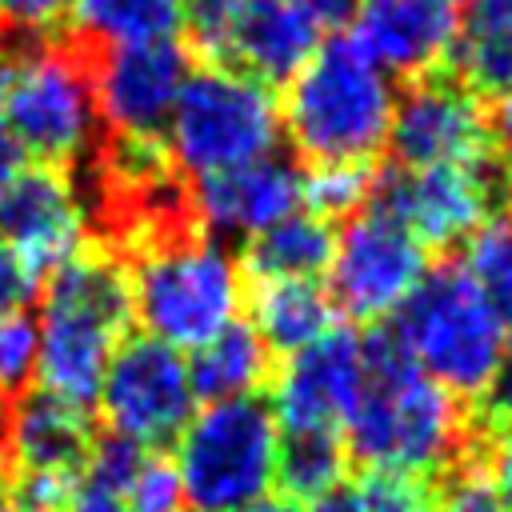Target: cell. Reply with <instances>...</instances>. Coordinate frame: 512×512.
<instances>
[{"label":"cell","instance_id":"6da1fadb","mask_svg":"<svg viewBox=\"0 0 512 512\" xmlns=\"http://www.w3.org/2000/svg\"><path fill=\"white\" fill-rule=\"evenodd\" d=\"M364 344V388L340 428L348 460L416 480L440 472L464 440V400L424 376L384 328L364 336Z\"/></svg>","mask_w":512,"mask_h":512},{"label":"cell","instance_id":"7a4b0ae2","mask_svg":"<svg viewBox=\"0 0 512 512\" xmlns=\"http://www.w3.org/2000/svg\"><path fill=\"white\" fill-rule=\"evenodd\" d=\"M132 316L144 336L172 348H200L244 304V268L228 240L200 224H180L124 248Z\"/></svg>","mask_w":512,"mask_h":512},{"label":"cell","instance_id":"3957f363","mask_svg":"<svg viewBox=\"0 0 512 512\" xmlns=\"http://www.w3.org/2000/svg\"><path fill=\"white\" fill-rule=\"evenodd\" d=\"M396 80L356 36L324 40L288 80L280 124L308 164L376 160L388 148Z\"/></svg>","mask_w":512,"mask_h":512},{"label":"cell","instance_id":"277c9868","mask_svg":"<svg viewBox=\"0 0 512 512\" xmlns=\"http://www.w3.org/2000/svg\"><path fill=\"white\" fill-rule=\"evenodd\" d=\"M36 376L40 388L88 408L100 392L112 352L132 324L124 260L112 248H80L48 272Z\"/></svg>","mask_w":512,"mask_h":512},{"label":"cell","instance_id":"5b68a950","mask_svg":"<svg viewBox=\"0 0 512 512\" xmlns=\"http://www.w3.org/2000/svg\"><path fill=\"white\" fill-rule=\"evenodd\" d=\"M0 104L20 152L64 168L88 160L100 132L92 48L72 32L8 40L0 48Z\"/></svg>","mask_w":512,"mask_h":512},{"label":"cell","instance_id":"8992f818","mask_svg":"<svg viewBox=\"0 0 512 512\" xmlns=\"http://www.w3.org/2000/svg\"><path fill=\"white\" fill-rule=\"evenodd\" d=\"M384 332L424 376L460 400H484L512 348V328L460 264L428 268Z\"/></svg>","mask_w":512,"mask_h":512},{"label":"cell","instance_id":"52a82bcc","mask_svg":"<svg viewBox=\"0 0 512 512\" xmlns=\"http://www.w3.org/2000/svg\"><path fill=\"white\" fill-rule=\"evenodd\" d=\"M280 424L260 396L208 400L176 436L184 512H240L276 484Z\"/></svg>","mask_w":512,"mask_h":512},{"label":"cell","instance_id":"ba28073f","mask_svg":"<svg viewBox=\"0 0 512 512\" xmlns=\"http://www.w3.org/2000/svg\"><path fill=\"white\" fill-rule=\"evenodd\" d=\"M280 136L284 124L272 84L236 64H204L200 72H188L164 124V148L176 172H188L192 180L272 156Z\"/></svg>","mask_w":512,"mask_h":512},{"label":"cell","instance_id":"9c48e42d","mask_svg":"<svg viewBox=\"0 0 512 512\" xmlns=\"http://www.w3.org/2000/svg\"><path fill=\"white\" fill-rule=\"evenodd\" d=\"M428 276V248L384 208L368 204L336 232L328 300L364 324H388Z\"/></svg>","mask_w":512,"mask_h":512},{"label":"cell","instance_id":"30bf717a","mask_svg":"<svg viewBox=\"0 0 512 512\" xmlns=\"http://www.w3.org/2000/svg\"><path fill=\"white\" fill-rule=\"evenodd\" d=\"M504 200L508 184L496 172L492 156L428 168H392L376 176L372 192V204L396 216L424 248L464 244L500 212Z\"/></svg>","mask_w":512,"mask_h":512},{"label":"cell","instance_id":"8fae6325","mask_svg":"<svg viewBox=\"0 0 512 512\" xmlns=\"http://www.w3.org/2000/svg\"><path fill=\"white\" fill-rule=\"evenodd\" d=\"M96 404L108 432L128 436L144 448H160L176 440L196 412L188 360L164 340L124 336L108 360Z\"/></svg>","mask_w":512,"mask_h":512},{"label":"cell","instance_id":"7c38bea8","mask_svg":"<svg viewBox=\"0 0 512 512\" xmlns=\"http://www.w3.org/2000/svg\"><path fill=\"white\" fill-rule=\"evenodd\" d=\"M192 72V52L180 36L92 48V92L108 136H164L172 104Z\"/></svg>","mask_w":512,"mask_h":512},{"label":"cell","instance_id":"4fadbf2b","mask_svg":"<svg viewBox=\"0 0 512 512\" xmlns=\"http://www.w3.org/2000/svg\"><path fill=\"white\" fill-rule=\"evenodd\" d=\"M368 372V344L352 328H328L272 372V416L280 432H340Z\"/></svg>","mask_w":512,"mask_h":512},{"label":"cell","instance_id":"5bb4252c","mask_svg":"<svg viewBox=\"0 0 512 512\" xmlns=\"http://www.w3.org/2000/svg\"><path fill=\"white\" fill-rule=\"evenodd\" d=\"M0 240L40 276L88 248V204L64 164H20L0 184Z\"/></svg>","mask_w":512,"mask_h":512},{"label":"cell","instance_id":"9a60e30c","mask_svg":"<svg viewBox=\"0 0 512 512\" xmlns=\"http://www.w3.org/2000/svg\"><path fill=\"white\" fill-rule=\"evenodd\" d=\"M388 148L400 168L488 156L492 140L480 96H472L456 76H440V72L412 80L404 92H396Z\"/></svg>","mask_w":512,"mask_h":512},{"label":"cell","instance_id":"2e32d148","mask_svg":"<svg viewBox=\"0 0 512 512\" xmlns=\"http://www.w3.org/2000/svg\"><path fill=\"white\" fill-rule=\"evenodd\" d=\"M356 40L404 80L440 72L464 32V0H356Z\"/></svg>","mask_w":512,"mask_h":512},{"label":"cell","instance_id":"e0dca14e","mask_svg":"<svg viewBox=\"0 0 512 512\" xmlns=\"http://www.w3.org/2000/svg\"><path fill=\"white\" fill-rule=\"evenodd\" d=\"M300 168L284 156H260L224 172H208L196 176L188 188L192 200V216L200 228H208L212 236L228 240V236H256L268 224L284 220L288 212L304 208L300 200Z\"/></svg>","mask_w":512,"mask_h":512},{"label":"cell","instance_id":"ac0fdd59","mask_svg":"<svg viewBox=\"0 0 512 512\" xmlns=\"http://www.w3.org/2000/svg\"><path fill=\"white\" fill-rule=\"evenodd\" d=\"M96 444V428L88 408L52 396L48 388L20 392L12 400L4 472L8 476H68L80 480L88 452Z\"/></svg>","mask_w":512,"mask_h":512},{"label":"cell","instance_id":"d6986e66","mask_svg":"<svg viewBox=\"0 0 512 512\" xmlns=\"http://www.w3.org/2000/svg\"><path fill=\"white\" fill-rule=\"evenodd\" d=\"M324 44V24L308 0H240L232 64L264 84H288Z\"/></svg>","mask_w":512,"mask_h":512},{"label":"cell","instance_id":"ffe728a7","mask_svg":"<svg viewBox=\"0 0 512 512\" xmlns=\"http://www.w3.org/2000/svg\"><path fill=\"white\" fill-rule=\"evenodd\" d=\"M332 244V224L308 208H296L244 240L240 268L252 280H316L320 272H328Z\"/></svg>","mask_w":512,"mask_h":512},{"label":"cell","instance_id":"44dd1931","mask_svg":"<svg viewBox=\"0 0 512 512\" xmlns=\"http://www.w3.org/2000/svg\"><path fill=\"white\" fill-rule=\"evenodd\" d=\"M188 376H192L196 400L204 404L232 400V396H256V388L272 380V352L248 320H232L212 340L192 348Z\"/></svg>","mask_w":512,"mask_h":512},{"label":"cell","instance_id":"7402d4cb","mask_svg":"<svg viewBox=\"0 0 512 512\" xmlns=\"http://www.w3.org/2000/svg\"><path fill=\"white\" fill-rule=\"evenodd\" d=\"M252 328L268 344V352H300L304 344L320 340L332 328V300L328 288L316 280H256L252 288Z\"/></svg>","mask_w":512,"mask_h":512},{"label":"cell","instance_id":"603a6c76","mask_svg":"<svg viewBox=\"0 0 512 512\" xmlns=\"http://www.w3.org/2000/svg\"><path fill=\"white\" fill-rule=\"evenodd\" d=\"M72 36L88 48H120L180 36L184 0H72Z\"/></svg>","mask_w":512,"mask_h":512},{"label":"cell","instance_id":"cb8c5ba5","mask_svg":"<svg viewBox=\"0 0 512 512\" xmlns=\"http://www.w3.org/2000/svg\"><path fill=\"white\" fill-rule=\"evenodd\" d=\"M348 468V448L340 432H280L276 480L280 492L296 500H312L324 488L340 484Z\"/></svg>","mask_w":512,"mask_h":512},{"label":"cell","instance_id":"d4e9b609","mask_svg":"<svg viewBox=\"0 0 512 512\" xmlns=\"http://www.w3.org/2000/svg\"><path fill=\"white\" fill-rule=\"evenodd\" d=\"M376 168L372 160H336V164H308L300 176V200L320 220H348L372 204L376 192Z\"/></svg>","mask_w":512,"mask_h":512},{"label":"cell","instance_id":"484cf974","mask_svg":"<svg viewBox=\"0 0 512 512\" xmlns=\"http://www.w3.org/2000/svg\"><path fill=\"white\" fill-rule=\"evenodd\" d=\"M460 268L484 292V300L500 312V320L512 328V220L492 216L484 228H476L464 240Z\"/></svg>","mask_w":512,"mask_h":512},{"label":"cell","instance_id":"4316f807","mask_svg":"<svg viewBox=\"0 0 512 512\" xmlns=\"http://www.w3.org/2000/svg\"><path fill=\"white\" fill-rule=\"evenodd\" d=\"M452 64L472 96H512V36H460Z\"/></svg>","mask_w":512,"mask_h":512},{"label":"cell","instance_id":"83f0119b","mask_svg":"<svg viewBox=\"0 0 512 512\" xmlns=\"http://www.w3.org/2000/svg\"><path fill=\"white\" fill-rule=\"evenodd\" d=\"M240 0H184V44L208 64H232Z\"/></svg>","mask_w":512,"mask_h":512},{"label":"cell","instance_id":"f1b7e54d","mask_svg":"<svg viewBox=\"0 0 512 512\" xmlns=\"http://www.w3.org/2000/svg\"><path fill=\"white\" fill-rule=\"evenodd\" d=\"M36 356H40V324L24 308L0 316V388L24 392V384L36 376Z\"/></svg>","mask_w":512,"mask_h":512},{"label":"cell","instance_id":"f546056e","mask_svg":"<svg viewBox=\"0 0 512 512\" xmlns=\"http://www.w3.org/2000/svg\"><path fill=\"white\" fill-rule=\"evenodd\" d=\"M360 488H364V508L368 512H436L432 488L416 476L372 472Z\"/></svg>","mask_w":512,"mask_h":512},{"label":"cell","instance_id":"4dcf8cb0","mask_svg":"<svg viewBox=\"0 0 512 512\" xmlns=\"http://www.w3.org/2000/svg\"><path fill=\"white\" fill-rule=\"evenodd\" d=\"M72 0H0V40H36L60 32Z\"/></svg>","mask_w":512,"mask_h":512},{"label":"cell","instance_id":"1f68e13d","mask_svg":"<svg viewBox=\"0 0 512 512\" xmlns=\"http://www.w3.org/2000/svg\"><path fill=\"white\" fill-rule=\"evenodd\" d=\"M128 508L132 512H184L180 508V480L176 468L168 460H160L156 452H148V460L140 464L136 480L128 484Z\"/></svg>","mask_w":512,"mask_h":512},{"label":"cell","instance_id":"d6a6232c","mask_svg":"<svg viewBox=\"0 0 512 512\" xmlns=\"http://www.w3.org/2000/svg\"><path fill=\"white\" fill-rule=\"evenodd\" d=\"M436 512H512L484 468H460L436 496Z\"/></svg>","mask_w":512,"mask_h":512},{"label":"cell","instance_id":"836d02e7","mask_svg":"<svg viewBox=\"0 0 512 512\" xmlns=\"http://www.w3.org/2000/svg\"><path fill=\"white\" fill-rule=\"evenodd\" d=\"M32 292H36V272L20 260V252L12 244L0 240V316L24 308L32 300Z\"/></svg>","mask_w":512,"mask_h":512},{"label":"cell","instance_id":"e575fe53","mask_svg":"<svg viewBox=\"0 0 512 512\" xmlns=\"http://www.w3.org/2000/svg\"><path fill=\"white\" fill-rule=\"evenodd\" d=\"M460 36H512V0H464Z\"/></svg>","mask_w":512,"mask_h":512},{"label":"cell","instance_id":"d590c367","mask_svg":"<svg viewBox=\"0 0 512 512\" xmlns=\"http://www.w3.org/2000/svg\"><path fill=\"white\" fill-rule=\"evenodd\" d=\"M60 512H132V508H128V500H124L120 492L100 488V484H92V480L80 476Z\"/></svg>","mask_w":512,"mask_h":512},{"label":"cell","instance_id":"8d00e7d4","mask_svg":"<svg viewBox=\"0 0 512 512\" xmlns=\"http://www.w3.org/2000/svg\"><path fill=\"white\" fill-rule=\"evenodd\" d=\"M488 480L496 484V492L504 496V504L512 508V420H500L496 436H492V452H488Z\"/></svg>","mask_w":512,"mask_h":512},{"label":"cell","instance_id":"74e56055","mask_svg":"<svg viewBox=\"0 0 512 512\" xmlns=\"http://www.w3.org/2000/svg\"><path fill=\"white\" fill-rule=\"evenodd\" d=\"M308 512H368V508H364V488L340 480V484L324 488L320 496H312V500H308Z\"/></svg>","mask_w":512,"mask_h":512},{"label":"cell","instance_id":"f35d334b","mask_svg":"<svg viewBox=\"0 0 512 512\" xmlns=\"http://www.w3.org/2000/svg\"><path fill=\"white\" fill-rule=\"evenodd\" d=\"M484 404H488V412L496 420H512V348H508V356H504L492 388L484 392Z\"/></svg>","mask_w":512,"mask_h":512},{"label":"cell","instance_id":"ab89813d","mask_svg":"<svg viewBox=\"0 0 512 512\" xmlns=\"http://www.w3.org/2000/svg\"><path fill=\"white\" fill-rule=\"evenodd\" d=\"M484 116H488V140H492V148H500V152L512 156V96L492 100V112H484Z\"/></svg>","mask_w":512,"mask_h":512},{"label":"cell","instance_id":"60d3db41","mask_svg":"<svg viewBox=\"0 0 512 512\" xmlns=\"http://www.w3.org/2000/svg\"><path fill=\"white\" fill-rule=\"evenodd\" d=\"M308 8L316 12V20L324 28H336V24H348L356 16V0H308Z\"/></svg>","mask_w":512,"mask_h":512},{"label":"cell","instance_id":"b9f144b4","mask_svg":"<svg viewBox=\"0 0 512 512\" xmlns=\"http://www.w3.org/2000/svg\"><path fill=\"white\" fill-rule=\"evenodd\" d=\"M20 148H16V140H12V132H8V124H4V104H0V184L20 168Z\"/></svg>","mask_w":512,"mask_h":512},{"label":"cell","instance_id":"7bdbcfd3","mask_svg":"<svg viewBox=\"0 0 512 512\" xmlns=\"http://www.w3.org/2000/svg\"><path fill=\"white\" fill-rule=\"evenodd\" d=\"M240 512H308L296 496H288V492H264L260 500H252L248 508H240Z\"/></svg>","mask_w":512,"mask_h":512},{"label":"cell","instance_id":"ee69618b","mask_svg":"<svg viewBox=\"0 0 512 512\" xmlns=\"http://www.w3.org/2000/svg\"><path fill=\"white\" fill-rule=\"evenodd\" d=\"M0 512H44V508H36V504H28L8 480H0Z\"/></svg>","mask_w":512,"mask_h":512},{"label":"cell","instance_id":"f6af8a7d","mask_svg":"<svg viewBox=\"0 0 512 512\" xmlns=\"http://www.w3.org/2000/svg\"><path fill=\"white\" fill-rule=\"evenodd\" d=\"M8 424H12V396L0 388V468H4V448H8Z\"/></svg>","mask_w":512,"mask_h":512},{"label":"cell","instance_id":"bcb514c9","mask_svg":"<svg viewBox=\"0 0 512 512\" xmlns=\"http://www.w3.org/2000/svg\"><path fill=\"white\" fill-rule=\"evenodd\" d=\"M508 196H512V184H508Z\"/></svg>","mask_w":512,"mask_h":512}]
</instances>
